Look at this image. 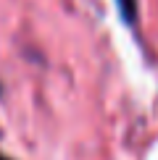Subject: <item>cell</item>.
Instances as JSON below:
<instances>
[{
  "instance_id": "6da1fadb",
  "label": "cell",
  "mask_w": 158,
  "mask_h": 160,
  "mask_svg": "<svg viewBox=\"0 0 158 160\" xmlns=\"http://www.w3.org/2000/svg\"><path fill=\"white\" fill-rule=\"evenodd\" d=\"M118 5V13L127 24H134L137 21V0H116Z\"/></svg>"
},
{
  "instance_id": "7a4b0ae2",
  "label": "cell",
  "mask_w": 158,
  "mask_h": 160,
  "mask_svg": "<svg viewBox=\"0 0 158 160\" xmlns=\"http://www.w3.org/2000/svg\"><path fill=\"white\" fill-rule=\"evenodd\" d=\"M0 160H11V158H8V155H3V152H0Z\"/></svg>"
}]
</instances>
